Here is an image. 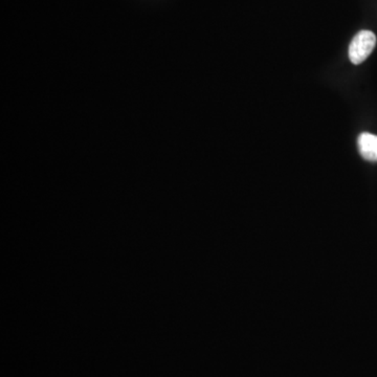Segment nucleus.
Listing matches in <instances>:
<instances>
[{
  "label": "nucleus",
  "mask_w": 377,
  "mask_h": 377,
  "mask_svg": "<svg viewBox=\"0 0 377 377\" xmlns=\"http://www.w3.org/2000/svg\"><path fill=\"white\" fill-rule=\"evenodd\" d=\"M376 46V36L371 30H360L349 46V59L353 64H362L368 59Z\"/></svg>",
  "instance_id": "obj_1"
},
{
  "label": "nucleus",
  "mask_w": 377,
  "mask_h": 377,
  "mask_svg": "<svg viewBox=\"0 0 377 377\" xmlns=\"http://www.w3.org/2000/svg\"><path fill=\"white\" fill-rule=\"evenodd\" d=\"M358 145L360 156L364 160L377 162V136L365 132L358 138Z\"/></svg>",
  "instance_id": "obj_2"
}]
</instances>
